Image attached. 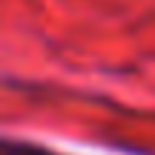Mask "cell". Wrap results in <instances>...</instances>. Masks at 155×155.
<instances>
[{
  "mask_svg": "<svg viewBox=\"0 0 155 155\" xmlns=\"http://www.w3.org/2000/svg\"><path fill=\"white\" fill-rule=\"evenodd\" d=\"M3 155H61V152L38 147V144H29V141H12L9 138L3 144Z\"/></svg>",
  "mask_w": 155,
  "mask_h": 155,
  "instance_id": "6da1fadb",
  "label": "cell"
}]
</instances>
